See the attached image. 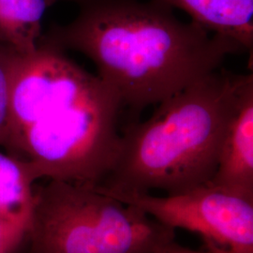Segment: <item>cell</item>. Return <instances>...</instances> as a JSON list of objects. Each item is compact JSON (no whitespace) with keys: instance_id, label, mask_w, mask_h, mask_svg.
Here are the masks:
<instances>
[{"instance_id":"obj_3","label":"cell","mask_w":253,"mask_h":253,"mask_svg":"<svg viewBox=\"0 0 253 253\" xmlns=\"http://www.w3.org/2000/svg\"><path fill=\"white\" fill-rule=\"evenodd\" d=\"M248 74L218 69L157 104L144 122L127 125L103 193H181L216 172L229 120Z\"/></svg>"},{"instance_id":"obj_6","label":"cell","mask_w":253,"mask_h":253,"mask_svg":"<svg viewBox=\"0 0 253 253\" xmlns=\"http://www.w3.org/2000/svg\"><path fill=\"white\" fill-rule=\"evenodd\" d=\"M253 200V75L248 74L229 120L208 183Z\"/></svg>"},{"instance_id":"obj_5","label":"cell","mask_w":253,"mask_h":253,"mask_svg":"<svg viewBox=\"0 0 253 253\" xmlns=\"http://www.w3.org/2000/svg\"><path fill=\"white\" fill-rule=\"evenodd\" d=\"M108 195L173 230L198 234L211 253H253V200L209 184L166 196Z\"/></svg>"},{"instance_id":"obj_1","label":"cell","mask_w":253,"mask_h":253,"mask_svg":"<svg viewBox=\"0 0 253 253\" xmlns=\"http://www.w3.org/2000/svg\"><path fill=\"white\" fill-rule=\"evenodd\" d=\"M69 1L78 5L77 16L42 38L89 58L122 108L134 114L220 69L227 56L246 52L227 37L182 22L161 0Z\"/></svg>"},{"instance_id":"obj_12","label":"cell","mask_w":253,"mask_h":253,"mask_svg":"<svg viewBox=\"0 0 253 253\" xmlns=\"http://www.w3.org/2000/svg\"><path fill=\"white\" fill-rule=\"evenodd\" d=\"M159 253H213L210 251L206 250V251H194L189 248L183 247L181 245L176 243L173 241L172 243L168 245L166 248H164L163 251H161Z\"/></svg>"},{"instance_id":"obj_2","label":"cell","mask_w":253,"mask_h":253,"mask_svg":"<svg viewBox=\"0 0 253 253\" xmlns=\"http://www.w3.org/2000/svg\"><path fill=\"white\" fill-rule=\"evenodd\" d=\"M121 109L116 91L41 38L19 57L6 150L38 179L97 187L119 153Z\"/></svg>"},{"instance_id":"obj_9","label":"cell","mask_w":253,"mask_h":253,"mask_svg":"<svg viewBox=\"0 0 253 253\" xmlns=\"http://www.w3.org/2000/svg\"><path fill=\"white\" fill-rule=\"evenodd\" d=\"M37 180L27 162L0 151V215L31 226Z\"/></svg>"},{"instance_id":"obj_4","label":"cell","mask_w":253,"mask_h":253,"mask_svg":"<svg viewBox=\"0 0 253 253\" xmlns=\"http://www.w3.org/2000/svg\"><path fill=\"white\" fill-rule=\"evenodd\" d=\"M30 253H159L175 231L95 187L50 180L37 188Z\"/></svg>"},{"instance_id":"obj_8","label":"cell","mask_w":253,"mask_h":253,"mask_svg":"<svg viewBox=\"0 0 253 253\" xmlns=\"http://www.w3.org/2000/svg\"><path fill=\"white\" fill-rule=\"evenodd\" d=\"M57 0H0V41L21 54L39 45L42 21Z\"/></svg>"},{"instance_id":"obj_11","label":"cell","mask_w":253,"mask_h":253,"mask_svg":"<svg viewBox=\"0 0 253 253\" xmlns=\"http://www.w3.org/2000/svg\"><path fill=\"white\" fill-rule=\"evenodd\" d=\"M30 226L0 215V253H14L26 238Z\"/></svg>"},{"instance_id":"obj_7","label":"cell","mask_w":253,"mask_h":253,"mask_svg":"<svg viewBox=\"0 0 253 253\" xmlns=\"http://www.w3.org/2000/svg\"><path fill=\"white\" fill-rule=\"evenodd\" d=\"M188 13L192 22L253 51V0H161Z\"/></svg>"},{"instance_id":"obj_10","label":"cell","mask_w":253,"mask_h":253,"mask_svg":"<svg viewBox=\"0 0 253 253\" xmlns=\"http://www.w3.org/2000/svg\"><path fill=\"white\" fill-rule=\"evenodd\" d=\"M21 53L0 41V145L9 144L11 95Z\"/></svg>"}]
</instances>
